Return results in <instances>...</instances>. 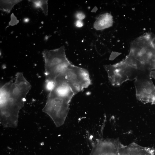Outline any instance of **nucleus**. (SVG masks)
Wrapping results in <instances>:
<instances>
[{
  "label": "nucleus",
  "instance_id": "f03ea898",
  "mask_svg": "<svg viewBox=\"0 0 155 155\" xmlns=\"http://www.w3.org/2000/svg\"><path fill=\"white\" fill-rule=\"evenodd\" d=\"M137 99L144 103L155 104V86L150 74L138 76L134 81Z\"/></svg>",
  "mask_w": 155,
  "mask_h": 155
},
{
  "label": "nucleus",
  "instance_id": "20e7f679",
  "mask_svg": "<svg viewBox=\"0 0 155 155\" xmlns=\"http://www.w3.org/2000/svg\"><path fill=\"white\" fill-rule=\"evenodd\" d=\"M113 22L111 15L109 13H105L99 16L95 21L94 26L97 30H102L111 26Z\"/></svg>",
  "mask_w": 155,
  "mask_h": 155
},
{
  "label": "nucleus",
  "instance_id": "423d86ee",
  "mask_svg": "<svg viewBox=\"0 0 155 155\" xmlns=\"http://www.w3.org/2000/svg\"><path fill=\"white\" fill-rule=\"evenodd\" d=\"M35 6L36 7H40L42 10L44 14H47V1L44 0L31 1Z\"/></svg>",
  "mask_w": 155,
  "mask_h": 155
},
{
  "label": "nucleus",
  "instance_id": "0eeeda50",
  "mask_svg": "<svg viewBox=\"0 0 155 155\" xmlns=\"http://www.w3.org/2000/svg\"><path fill=\"white\" fill-rule=\"evenodd\" d=\"M11 20L9 22V25H14L17 24L19 21L16 19V18L14 15L13 13H12L11 16Z\"/></svg>",
  "mask_w": 155,
  "mask_h": 155
},
{
  "label": "nucleus",
  "instance_id": "1a4fd4ad",
  "mask_svg": "<svg viewBox=\"0 0 155 155\" xmlns=\"http://www.w3.org/2000/svg\"><path fill=\"white\" fill-rule=\"evenodd\" d=\"M75 25L77 27H81L83 26V24L81 21L80 20H78L76 22Z\"/></svg>",
  "mask_w": 155,
  "mask_h": 155
},
{
  "label": "nucleus",
  "instance_id": "7ed1b4c3",
  "mask_svg": "<svg viewBox=\"0 0 155 155\" xmlns=\"http://www.w3.org/2000/svg\"><path fill=\"white\" fill-rule=\"evenodd\" d=\"M152 148L141 146L133 142L126 146L122 145L119 150V155H155Z\"/></svg>",
  "mask_w": 155,
  "mask_h": 155
},
{
  "label": "nucleus",
  "instance_id": "39448f33",
  "mask_svg": "<svg viewBox=\"0 0 155 155\" xmlns=\"http://www.w3.org/2000/svg\"><path fill=\"white\" fill-rule=\"evenodd\" d=\"M20 1H1V9L3 11L9 13L13 6Z\"/></svg>",
  "mask_w": 155,
  "mask_h": 155
},
{
  "label": "nucleus",
  "instance_id": "f257e3e1",
  "mask_svg": "<svg viewBox=\"0 0 155 155\" xmlns=\"http://www.w3.org/2000/svg\"><path fill=\"white\" fill-rule=\"evenodd\" d=\"M60 75L75 94L88 87L91 81L88 71L70 64Z\"/></svg>",
  "mask_w": 155,
  "mask_h": 155
},
{
  "label": "nucleus",
  "instance_id": "6e6552de",
  "mask_svg": "<svg viewBox=\"0 0 155 155\" xmlns=\"http://www.w3.org/2000/svg\"><path fill=\"white\" fill-rule=\"evenodd\" d=\"M76 17L78 19L80 20H82L85 18L84 14L82 13H78L76 15Z\"/></svg>",
  "mask_w": 155,
  "mask_h": 155
}]
</instances>
